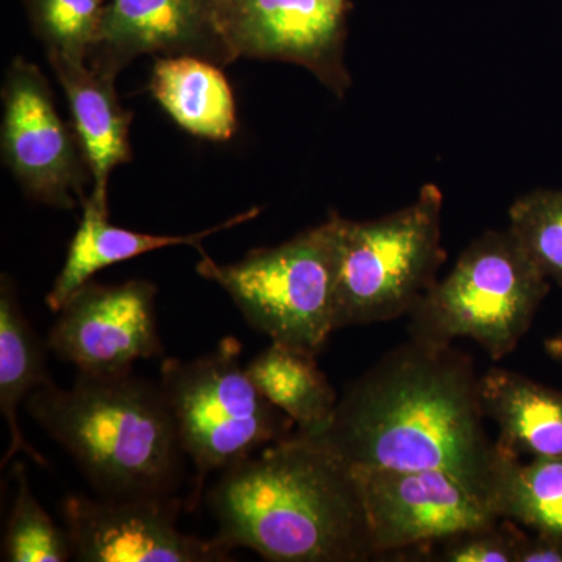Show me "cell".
<instances>
[{"instance_id":"cell-1","label":"cell","mask_w":562,"mask_h":562,"mask_svg":"<svg viewBox=\"0 0 562 562\" xmlns=\"http://www.w3.org/2000/svg\"><path fill=\"white\" fill-rule=\"evenodd\" d=\"M484 419L471 358L409 338L351 383L310 438L350 468L442 471L490 502L497 443Z\"/></svg>"},{"instance_id":"cell-2","label":"cell","mask_w":562,"mask_h":562,"mask_svg":"<svg viewBox=\"0 0 562 562\" xmlns=\"http://www.w3.org/2000/svg\"><path fill=\"white\" fill-rule=\"evenodd\" d=\"M217 538L271 562L375 558L360 480L310 436L266 447L221 472L206 492Z\"/></svg>"},{"instance_id":"cell-3","label":"cell","mask_w":562,"mask_h":562,"mask_svg":"<svg viewBox=\"0 0 562 562\" xmlns=\"http://www.w3.org/2000/svg\"><path fill=\"white\" fill-rule=\"evenodd\" d=\"M25 406L101 497H168L179 487L184 452L160 383L80 373L69 390L44 384Z\"/></svg>"},{"instance_id":"cell-4","label":"cell","mask_w":562,"mask_h":562,"mask_svg":"<svg viewBox=\"0 0 562 562\" xmlns=\"http://www.w3.org/2000/svg\"><path fill=\"white\" fill-rule=\"evenodd\" d=\"M243 346L228 336L191 361L166 358L160 386L176 422L184 454L195 468L184 509L194 512L206 476L238 464L297 431L273 406L241 364Z\"/></svg>"},{"instance_id":"cell-5","label":"cell","mask_w":562,"mask_h":562,"mask_svg":"<svg viewBox=\"0 0 562 562\" xmlns=\"http://www.w3.org/2000/svg\"><path fill=\"white\" fill-rule=\"evenodd\" d=\"M327 221L279 246L220 265L201 250L199 276L231 295L244 319L271 342L317 355L336 330L339 225Z\"/></svg>"},{"instance_id":"cell-6","label":"cell","mask_w":562,"mask_h":562,"mask_svg":"<svg viewBox=\"0 0 562 562\" xmlns=\"http://www.w3.org/2000/svg\"><path fill=\"white\" fill-rule=\"evenodd\" d=\"M549 291L550 280L509 228L484 232L409 313V338L435 344L469 338L492 360H502L530 330Z\"/></svg>"},{"instance_id":"cell-7","label":"cell","mask_w":562,"mask_h":562,"mask_svg":"<svg viewBox=\"0 0 562 562\" xmlns=\"http://www.w3.org/2000/svg\"><path fill=\"white\" fill-rule=\"evenodd\" d=\"M442 192L424 184L416 201L372 221L341 217L336 330L409 316L438 281Z\"/></svg>"},{"instance_id":"cell-8","label":"cell","mask_w":562,"mask_h":562,"mask_svg":"<svg viewBox=\"0 0 562 562\" xmlns=\"http://www.w3.org/2000/svg\"><path fill=\"white\" fill-rule=\"evenodd\" d=\"M2 161L32 201L74 210L87 201L92 180L74 124L57 106L38 66L14 58L2 87Z\"/></svg>"},{"instance_id":"cell-9","label":"cell","mask_w":562,"mask_h":562,"mask_svg":"<svg viewBox=\"0 0 562 562\" xmlns=\"http://www.w3.org/2000/svg\"><path fill=\"white\" fill-rule=\"evenodd\" d=\"M214 24L233 60L258 58L302 66L344 98L347 7L333 0H210Z\"/></svg>"},{"instance_id":"cell-10","label":"cell","mask_w":562,"mask_h":562,"mask_svg":"<svg viewBox=\"0 0 562 562\" xmlns=\"http://www.w3.org/2000/svg\"><path fill=\"white\" fill-rule=\"evenodd\" d=\"M184 502L168 497L66 495L63 524L72 560L81 562H227L233 549L217 536L179 530Z\"/></svg>"},{"instance_id":"cell-11","label":"cell","mask_w":562,"mask_h":562,"mask_svg":"<svg viewBox=\"0 0 562 562\" xmlns=\"http://www.w3.org/2000/svg\"><path fill=\"white\" fill-rule=\"evenodd\" d=\"M157 284L88 281L58 310L47 349L87 375L132 372L133 364L162 353Z\"/></svg>"},{"instance_id":"cell-12","label":"cell","mask_w":562,"mask_h":562,"mask_svg":"<svg viewBox=\"0 0 562 562\" xmlns=\"http://www.w3.org/2000/svg\"><path fill=\"white\" fill-rule=\"evenodd\" d=\"M353 469V468H351ZM376 557L501 522L490 502L442 471L353 469Z\"/></svg>"},{"instance_id":"cell-13","label":"cell","mask_w":562,"mask_h":562,"mask_svg":"<svg viewBox=\"0 0 562 562\" xmlns=\"http://www.w3.org/2000/svg\"><path fill=\"white\" fill-rule=\"evenodd\" d=\"M140 55H187L221 68L235 63L214 24L210 0H109L88 63L117 76Z\"/></svg>"},{"instance_id":"cell-14","label":"cell","mask_w":562,"mask_h":562,"mask_svg":"<svg viewBox=\"0 0 562 562\" xmlns=\"http://www.w3.org/2000/svg\"><path fill=\"white\" fill-rule=\"evenodd\" d=\"M68 98L72 124L87 155L92 176L88 201L109 211V181L117 166L132 161V111L117 98L114 74L88 61L47 58Z\"/></svg>"},{"instance_id":"cell-15","label":"cell","mask_w":562,"mask_h":562,"mask_svg":"<svg viewBox=\"0 0 562 562\" xmlns=\"http://www.w3.org/2000/svg\"><path fill=\"white\" fill-rule=\"evenodd\" d=\"M81 209L83 216L76 235L70 239L65 265L46 297L47 306L54 313H58L63 303L102 269L166 247L190 246L201 251L203 239L255 220L261 211H244L220 225L190 235H150L116 227L109 221V211L99 209L88 199Z\"/></svg>"},{"instance_id":"cell-16","label":"cell","mask_w":562,"mask_h":562,"mask_svg":"<svg viewBox=\"0 0 562 562\" xmlns=\"http://www.w3.org/2000/svg\"><path fill=\"white\" fill-rule=\"evenodd\" d=\"M480 402L497 424V443L528 458H562V391L506 369L480 376Z\"/></svg>"},{"instance_id":"cell-17","label":"cell","mask_w":562,"mask_h":562,"mask_svg":"<svg viewBox=\"0 0 562 562\" xmlns=\"http://www.w3.org/2000/svg\"><path fill=\"white\" fill-rule=\"evenodd\" d=\"M149 91L173 122L199 138L225 143L238 131L235 95L221 66L198 57H160Z\"/></svg>"},{"instance_id":"cell-18","label":"cell","mask_w":562,"mask_h":562,"mask_svg":"<svg viewBox=\"0 0 562 562\" xmlns=\"http://www.w3.org/2000/svg\"><path fill=\"white\" fill-rule=\"evenodd\" d=\"M46 347L22 312L16 284L3 273L0 280V412L10 432V443L2 468L20 453L27 454L41 468L47 465L46 458L25 439L18 419L21 403L52 382Z\"/></svg>"},{"instance_id":"cell-19","label":"cell","mask_w":562,"mask_h":562,"mask_svg":"<svg viewBox=\"0 0 562 562\" xmlns=\"http://www.w3.org/2000/svg\"><path fill=\"white\" fill-rule=\"evenodd\" d=\"M316 357L310 351L271 342L246 366L261 394L286 414L303 436H316L324 430L339 401Z\"/></svg>"},{"instance_id":"cell-20","label":"cell","mask_w":562,"mask_h":562,"mask_svg":"<svg viewBox=\"0 0 562 562\" xmlns=\"http://www.w3.org/2000/svg\"><path fill=\"white\" fill-rule=\"evenodd\" d=\"M490 505L501 519L562 538V458L525 461L497 443Z\"/></svg>"},{"instance_id":"cell-21","label":"cell","mask_w":562,"mask_h":562,"mask_svg":"<svg viewBox=\"0 0 562 562\" xmlns=\"http://www.w3.org/2000/svg\"><path fill=\"white\" fill-rule=\"evenodd\" d=\"M32 31L47 58L88 61L101 35L109 0H24Z\"/></svg>"},{"instance_id":"cell-22","label":"cell","mask_w":562,"mask_h":562,"mask_svg":"<svg viewBox=\"0 0 562 562\" xmlns=\"http://www.w3.org/2000/svg\"><path fill=\"white\" fill-rule=\"evenodd\" d=\"M13 508L7 520L2 561L65 562L72 560V550L65 528L57 527L41 506L29 483L24 462L14 465Z\"/></svg>"},{"instance_id":"cell-23","label":"cell","mask_w":562,"mask_h":562,"mask_svg":"<svg viewBox=\"0 0 562 562\" xmlns=\"http://www.w3.org/2000/svg\"><path fill=\"white\" fill-rule=\"evenodd\" d=\"M509 231L539 271L562 288V191L535 190L509 209Z\"/></svg>"},{"instance_id":"cell-24","label":"cell","mask_w":562,"mask_h":562,"mask_svg":"<svg viewBox=\"0 0 562 562\" xmlns=\"http://www.w3.org/2000/svg\"><path fill=\"white\" fill-rule=\"evenodd\" d=\"M520 527L501 519L491 527L460 532L443 539L439 561L446 562H514L516 539Z\"/></svg>"},{"instance_id":"cell-25","label":"cell","mask_w":562,"mask_h":562,"mask_svg":"<svg viewBox=\"0 0 562 562\" xmlns=\"http://www.w3.org/2000/svg\"><path fill=\"white\" fill-rule=\"evenodd\" d=\"M514 562H562V538L519 530Z\"/></svg>"},{"instance_id":"cell-26","label":"cell","mask_w":562,"mask_h":562,"mask_svg":"<svg viewBox=\"0 0 562 562\" xmlns=\"http://www.w3.org/2000/svg\"><path fill=\"white\" fill-rule=\"evenodd\" d=\"M543 347H546L547 353H549L553 360L562 362V333H558V335L547 339V341L543 342Z\"/></svg>"},{"instance_id":"cell-27","label":"cell","mask_w":562,"mask_h":562,"mask_svg":"<svg viewBox=\"0 0 562 562\" xmlns=\"http://www.w3.org/2000/svg\"><path fill=\"white\" fill-rule=\"evenodd\" d=\"M333 2L338 3V5L347 7L349 9V0H333Z\"/></svg>"}]
</instances>
